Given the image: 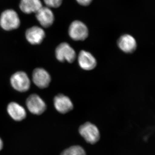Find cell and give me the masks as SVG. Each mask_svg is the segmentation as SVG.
Wrapping results in <instances>:
<instances>
[{"mask_svg": "<svg viewBox=\"0 0 155 155\" xmlns=\"http://www.w3.org/2000/svg\"><path fill=\"white\" fill-rule=\"evenodd\" d=\"M20 25L19 15L14 10L8 9L3 11L0 17V26L6 31L17 29Z\"/></svg>", "mask_w": 155, "mask_h": 155, "instance_id": "obj_1", "label": "cell"}, {"mask_svg": "<svg viewBox=\"0 0 155 155\" xmlns=\"http://www.w3.org/2000/svg\"><path fill=\"white\" fill-rule=\"evenodd\" d=\"M79 132L86 141L91 144H94L99 140V130L96 125L91 122H86L81 125L79 127Z\"/></svg>", "mask_w": 155, "mask_h": 155, "instance_id": "obj_2", "label": "cell"}, {"mask_svg": "<svg viewBox=\"0 0 155 155\" xmlns=\"http://www.w3.org/2000/svg\"><path fill=\"white\" fill-rule=\"evenodd\" d=\"M69 35L72 39L76 41H82L87 38L89 31L87 26L79 20H75L70 24Z\"/></svg>", "mask_w": 155, "mask_h": 155, "instance_id": "obj_3", "label": "cell"}, {"mask_svg": "<svg viewBox=\"0 0 155 155\" xmlns=\"http://www.w3.org/2000/svg\"><path fill=\"white\" fill-rule=\"evenodd\" d=\"M56 57L61 62L66 61L69 63H73L76 57L75 50L66 42H63L56 48Z\"/></svg>", "mask_w": 155, "mask_h": 155, "instance_id": "obj_4", "label": "cell"}, {"mask_svg": "<svg viewBox=\"0 0 155 155\" xmlns=\"http://www.w3.org/2000/svg\"><path fill=\"white\" fill-rule=\"evenodd\" d=\"M11 83L14 89L21 92L27 91L30 88V79L26 73L22 71L16 72L12 75Z\"/></svg>", "mask_w": 155, "mask_h": 155, "instance_id": "obj_5", "label": "cell"}, {"mask_svg": "<svg viewBox=\"0 0 155 155\" xmlns=\"http://www.w3.org/2000/svg\"><path fill=\"white\" fill-rule=\"evenodd\" d=\"M26 105L29 112L34 115H41L46 109L45 103L36 94L31 95L28 97Z\"/></svg>", "mask_w": 155, "mask_h": 155, "instance_id": "obj_6", "label": "cell"}, {"mask_svg": "<svg viewBox=\"0 0 155 155\" xmlns=\"http://www.w3.org/2000/svg\"><path fill=\"white\" fill-rule=\"evenodd\" d=\"M35 17L40 24L44 28L51 26L54 21V16L48 7H42L35 13Z\"/></svg>", "mask_w": 155, "mask_h": 155, "instance_id": "obj_7", "label": "cell"}, {"mask_svg": "<svg viewBox=\"0 0 155 155\" xmlns=\"http://www.w3.org/2000/svg\"><path fill=\"white\" fill-rule=\"evenodd\" d=\"M32 81L38 87L45 88L49 85L51 77L48 72L42 68H36L32 73Z\"/></svg>", "mask_w": 155, "mask_h": 155, "instance_id": "obj_8", "label": "cell"}, {"mask_svg": "<svg viewBox=\"0 0 155 155\" xmlns=\"http://www.w3.org/2000/svg\"><path fill=\"white\" fill-rule=\"evenodd\" d=\"M78 64L81 69L89 71L96 67L97 62L94 56L87 51H81L78 58Z\"/></svg>", "mask_w": 155, "mask_h": 155, "instance_id": "obj_9", "label": "cell"}, {"mask_svg": "<svg viewBox=\"0 0 155 155\" xmlns=\"http://www.w3.org/2000/svg\"><path fill=\"white\" fill-rule=\"evenodd\" d=\"M54 105L57 111L62 114H65L72 110L73 104L71 100L64 94H60L54 98Z\"/></svg>", "mask_w": 155, "mask_h": 155, "instance_id": "obj_10", "label": "cell"}, {"mask_svg": "<svg viewBox=\"0 0 155 155\" xmlns=\"http://www.w3.org/2000/svg\"><path fill=\"white\" fill-rule=\"evenodd\" d=\"M120 50L124 52L130 54L136 49L137 44L135 38L129 34H124L120 37L117 41Z\"/></svg>", "mask_w": 155, "mask_h": 155, "instance_id": "obj_11", "label": "cell"}, {"mask_svg": "<svg viewBox=\"0 0 155 155\" xmlns=\"http://www.w3.org/2000/svg\"><path fill=\"white\" fill-rule=\"evenodd\" d=\"M45 36L44 30L38 26L31 27L25 32V38L28 42L33 45L41 43Z\"/></svg>", "mask_w": 155, "mask_h": 155, "instance_id": "obj_12", "label": "cell"}, {"mask_svg": "<svg viewBox=\"0 0 155 155\" xmlns=\"http://www.w3.org/2000/svg\"><path fill=\"white\" fill-rule=\"evenodd\" d=\"M7 111L10 116L15 121H22L26 116L25 109L18 103H10L7 107Z\"/></svg>", "mask_w": 155, "mask_h": 155, "instance_id": "obj_13", "label": "cell"}, {"mask_svg": "<svg viewBox=\"0 0 155 155\" xmlns=\"http://www.w3.org/2000/svg\"><path fill=\"white\" fill-rule=\"evenodd\" d=\"M41 0H20L19 8L25 14L36 13L42 7Z\"/></svg>", "mask_w": 155, "mask_h": 155, "instance_id": "obj_14", "label": "cell"}, {"mask_svg": "<svg viewBox=\"0 0 155 155\" xmlns=\"http://www.w3.org/2000/svg\"><path fill=\"white\" fill-rule=\"evenodd\" d=\"M61 155H86V153L80 146H73L64 150Z\"/></svg>", "mask_w": 155, "mask_h": 155, "instance_id": "obj_15", "label": "cell"}, {"mask_svg": "<svg viewBox=\"0 0 155 155\" xmlns=\"http://www.w3.org/2000/svg\"><path fill=\"white\" fill-rule=\"evenodd\" d=\"M46 7L49 8H59L62 5L63 0H44Z\"/></svg>", "mask_w": 155, "mask_h": 155, "instance_id": "obj_16", "label": "cell"}, {"mask_svg": "<svg viewBox=\"0 0 155 155\" xmlns=\"http://www.w3.org/2000/svg\"><path fill=\"white\" fill-rule=\"evenodd\" d=\"M76 1L81 6H87L91 4L93 0H76Z\"/></svg>", "mask_w": 155, "mask_h": 155, "instance_id": "obj_17", "label": "cell"}, {"mask_svg": "<svg viewBox=\"0 0 155 155\" xmlns=\"http://www.w3.org/2000/svg\"><path fill=\"white\" fill-rule=\"evenodd\" d=\"M3 147V143L2 140L1 139V138H0V151L2 149Z\"/></svg>", "mask_w": 155, "mask_h": 155, "instance_id": "obj_18", "label": "cell"}]
</instances>
